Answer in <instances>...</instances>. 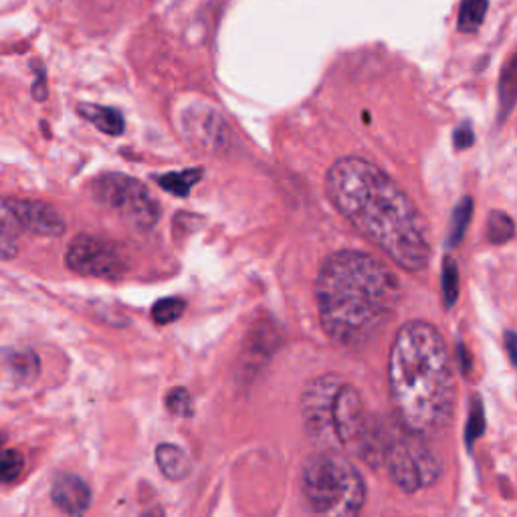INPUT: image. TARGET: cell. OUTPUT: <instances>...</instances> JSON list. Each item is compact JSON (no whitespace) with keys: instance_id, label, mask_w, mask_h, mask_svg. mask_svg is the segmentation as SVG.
<instances>
[{"instance_id":"cell-1","label":"cell","mask_w":517,"mask_h":517,"mask_svg":"<svg viewBox=\"0 0 517 517\" xmlns=\"http://www.w3.org/2000/svg\"><path fill=\"white\" fill-rule=\"evenodd\" d=\"M325 192L340 215L398 267L412 273L427 269L431 243L425 216L374 162L340 158L327 170Z\"/></svg>"},{"instance_id":"cell-2","label":"cell","mask_w":517,"mask_h":517,"mask_svg":"<svg viewBox=\"0 0 517 517\" xmlns=\"http://www.w3.org/2000/svg\"><path fill=\"white\" fill-rule=\"evenodd\" d=\"M319 322L333 344L360 349L395 317L400 283L388 265L364 251H338L316 279Z\"/></svg>"},{"instance_id":"cell-3","label":"cell","mask_w":517,"mask_h":517,"mask_svg":"<svg viewBox=\"0 0 517 517\" xmlns=\"http://www.w3.org/2000/svg\"><path fill=\"white\" fill-rule=\"evenodd\" d=\"M455 372L441 332L428 322L400 327L388 358V392L400 427L433 436L455 409Z\"/></svg>"},{"instance_id":"cell-4","label":"cell","mask_w":517,"mask_h":517,"mask_svg":"<svg viewBox=\"0 0 517 517\" xmlns=\"http://www.w3.org/2000/svg\"><path fill=\"white\" fill-rule=\"evenodd\" d=\"M305 431L330 450H354L370 425L360 392L336 374H324L305 386L302 396Z\"/></svg>"},{"instance_id":"cell-5","label":"cell","mask_w":517,"mask_h":517,"mask_svg":"<svg viewBox=\"0 0 517 517\" xmlns=\"http://www.w3.org/2000/svg\"><path fill=\"white\" fill-rule=\"evenodd\" d=\"M302 493L313 513L352 517L362 512L366 483L360 471L340 450L324 449V453H316L305 463Z\"/></svg>"},{"instance_id":"cell-6","label":"cell","mask_w":517,"mask_h":517,"mask_svg":"<svg viewBox=\"0 0 517 517\" xmlns=\"http://www.w3.org/2000/svg\"><path fill=\"white\" fill-rule=\"evenodd\" d=\"M384 467L392 482L406 493H417L439 482L443 461L433 447L427 445L425 436L411 431H395L384 455Z\"/></svg>"},{"instance_id":"cell-7","label":"cell","mask_w":517,"mask_h":517,"mask_svg":"<svg viewBox=\"0 0 517 517\" xmlns=\"http://www.w3.org/2000/svg\"><path fill=\"white\" fill-rule=\"evenodd\" d=\"M91 192L101 207L118 213L137 229H154L162 215L160 202L145 184L126 174H104L93 180Z\"/></svg>"},{"instance_id":"cell-8","label":"cell","mask_w":517,"mask_h":517,"mask_svg":"<svg viewBox=\"0 0 517 517\" xmlns=\"http://www.w3.org/2000/svg\"><path fill=\"white\" fill-rule=\"evenodd\" d=\"M65 263L79 275L87 277H120L123 273V257L118 247L112 241L99 237L79 235L73 239L67 253H65Z\"/></svg>"},{"instance_id":"cell-9","label":"cell","mask_w":517,"mask_h":517,"mask_svg":"<svg viewBox=\"0 0 517 517\" xmlns=\"http://www.w3.org/2000/svg\"><path fill=\"white\" fill-rule=\"evenodd\" d=\"M17 215L23 223L25 232H31L36 237H61L65 232V221L55 207L41 200H23L12 199Z\"/></svg>"},{"instance_id":"cell-10","label":"cell","mask_w":517,"mask_h":517,"mask_svg":"<svg viewBox=\"0 0 517 517\" xmlns=\"http://www.w3.org/2000/svg\"><path fill=\"white\" fill-rule=\"evenodd\" d=\"M51 497H53V504L59 507L63 513L82 515L90 509L91 490L79 475L63 473V475H59L53 482Z\"/></svg>"},{"instance_id":"cell-11","label":"cell","mask_w":517,"mask_h":517,"mask_svg":"<svg viewBox=\"0 0 517 517\" xmlns=\"http://www.w3.org/2000/svg\"><path fill=\"white\" fill-rule=\"evenodd\" d=\"M184 128L192 137H199V142L205 148H221L224 144L223 137H229V128L221 118V114L207 107L188 112V118H184Z\"/></svg>"},{"instance_id":"cell-12","label":"cell","mask_w":517,"mask_h":517,"mask_svg":"<svg viewBox=\"0 0 517 517\" xmlns=\"http://www.w3.org/2000/svg\"><path fill=\"white\" fill-rule=\"evenodd\" d=\"M25 227L14 208L12 199L0 196V261H11L19 255V241Z\"/></svg>"},{"instance_id":"cell-13","label":"cell","mask_w":517,"mask_h":517,"mask_svg":"<svg viewBox=\"0 0 517 517\" xmlns=\"http://www.w3.org/2000/svg\"><path fill=\"white\" fill-rule=\"evenodd\" d=\"M156 461L160 471H162L170 482H182V479H186L188 473H191V461H188L184 450L176 445H170V443L158 445Z\"/></svg>"},{"instance_id":"cell-14","label":"cell","mask_w":517,"mask_h":517,"mask_svg":"<svg viewBox=\"0 0 517 517\" xmlns=\"http://www.w3.org/2000/svg\"><path fill=\"white\" fill-rule=\"evenodd\" d=\"M77 109L85 120H90L93 126L99 129V132H104L107 136L123 134L126 121H123V115L118 112V109L96 106V104H82Z\"/></svg>"},{"instance_id":"cell-15","label":"cell","mask_w":517,"mask_h":517,"mask_svg":"<svg viewBox=\"0 0 517 517\" xmlns=\"http://www.w3.org/2000/svg\"><path fill=\"white\" fill-rule=\"evenodd\" d=\"M9 368L19 384H31L41 372V362L31 349H20V352H12L9 356Z\"/></svg>"},{"instance_id":"cell-16","label":"cell","mask_w":517,"mask_h":517,"mask_svg":"<svg viewBox=\"0 0 517 517\" xmlns=\"http://www.w3.org/2000/svg\"><path fill=\"white\" fill-rule=\"evenodd\" d=\"M202 168H191V170H182V172H170L164 174V176L158 178V184L164 188L166 192H170L174 196H184L191 194L192 188L199 184V180L202 178Z\"/></svg>"},{"instance_id":"cell-17","label":"cell","mask_w":517,"mask_h":517,"mask_svg":"<svg viewBox=\"0 0 517 517\" xmlns=\"http://www.w3.org/2000/svg\"><path fill=\"white\" fill-rule=\"evenodd\" d=\"M517 104V53L505 63L499 77V106L501 114L507 115Z\"/></svg>"},{"instance_id":"cell-18","label":"cell","mask_w":517,"mask_h":517,"mask_svg":"<svg viewBox=\"0 0 517 517\" xmlns=\"http://www.w3.org/2000/svg\"><path fill=\"white\" fill-rule=\"evenodd\" d=\"M487 0H461V9H458V31L461 33H475L483 25L487 14Z\"/></svg>"},{"instance_id":"cell-19","label":"cell","mask_w":517,"mask_h":517,"mask_svg":"<svg viewBox=\"0 0 517 517\" xmlns=\"http://www.w3.org/2000/svg\"><path fill=\"white\" fill-rule=\"evenodd\" d=\"M515 235V224L512 216L501 213V210H491L490 221H487V241L493 245H504Z\"/></svg>"},{"instance_id":"cell-20","label":"cell","mask_w":517,"mask_h":517,"mask_svg":"<svg viewBox=\"0 0 517 517\" xmlns=\"http://www.w3.org/2000/svg\"><path fill=\"white\" fill-rule=\"evenodd\" d=\"M471 216H473V200L469 199V196H465V199L455 207L453 218H450V232H449L450 245L461 243L465 231H467L471 223Z\"/></svg>"},{"instance_id":"cell-21","label":"cell","mask_w":517,"mask_h":517,"mask_svg":"<svg viewBox=\"0 0 517 517\" xmlns=\"http://www.w3.org/2000/svg\"><path fill=\"white\" fill-rule=\"evenodd\" d=\"M186 309V303L180 300V297H166V300H160L152 308V319L158 325H166L176 322L182 317V313Z\"/></svg>"},{"instance_id":"cell-22","label":"cell","mask_w":517,"mask_h":517,"mask_svg":"<svg viewBox=\"0 0 517 517\" xmlns=\"http://www.w3.org/2000/svg\"><path fill=\"white\" fill-rule=\"evenodd\" d=\"M25 469V458L14 449H0V483H12Z\"/></svg>"},{"instance_id":"cell-23","label":"cell","mask_w":517,"mask_h":517,"mask_svg":"<svg viewBox=\"0 0 517 517\" xmlns=\"http://www.w3.org/2000/svg\"><path fill=\"white\" fill-rule=\"evenodd\" d=\"M166 406H168V411L174 414V417H180V419H188L192 417V396L191 392L186 388H172L168 392V396H166Z\"/></svg>"},{"instance_id":"cell-24","label":"cell","mask_w":517,"mask_h":517,"mask_svg":"<svg viewBox=\"0 0 517 517\" xmlns=\"http://www.w3.org/2000/svg\"><path fill=\"white\" fill-rule=\"evenodd\" d=\"M443 295L449 308L455 305L458 295V269L450 257H445V263H443Z\"/></svg>"},{"instance_id":"cell-25","label":"cell","mask_w":517,"mask_h":517,"mask_svg":"<svg viewBox=\"0 0 517 517\" xmlns=\"http://www.w3.org/2000/svg\"><path fill=\"white\" fill-rule=\"evenodd\" d=\"M483 431H485L483 406H482V400L475 396L473 398V409H471L469 422H467V445H473V441H477Z\"/></svg>"},{"instance_id":"cell-26","label":"cell","mask_w":517,"mask_h":517,"mask_svg":"<svg viewBox=\"0 0 517 517\" xmlns=\"http://www.w3.org/2000/svg\"><path fill=\"white\" fill-rule=\"evenodd\" d=\"M33 96L36 101H43L47 99V75H45V69L36 67V82L33 85Z\"/></svg>"},{"instance_id":"cell-27","label":"cell","mask_w":517,"mask_h":517,"mask_svg":"<svg viewBox=\"0 0 517 517\" xmlns=\"http://www.w3.org/2000/svg\"><path fill=\"white\" fill-rule=\"evenodd\" d=\"M473 144V132H471V128H461V129H457L455 132V145L458 150H465V148H469V145Z\"/></svg>"},{"instance_id":"cell-28","label":"cell","mask_w":517,"mask_h":517,"mask_svg":"<svg viewBox=\"0 0 517 517\" xmlns=\"http://www.w3.org/2000/svg\"><path fill=\"white\" fill-rule=\"evenodd\" d=\"M505 348H507V354L509 358H512L513 366H517V333H505Z\"/></svg>"},{"instance_id":"cell-29","label":"cell","mask_w":517,"mask_h":517,"mask_svg":"<svg viewBox=\"0 0 517 517\" xmlns=\"http://www.w3.org/2000/svg\"><path fill=\"white\" fill-rule=\"evenodd\" d=\"M0 445H3V436H0Z\"/></svg>"}]
</instances>
